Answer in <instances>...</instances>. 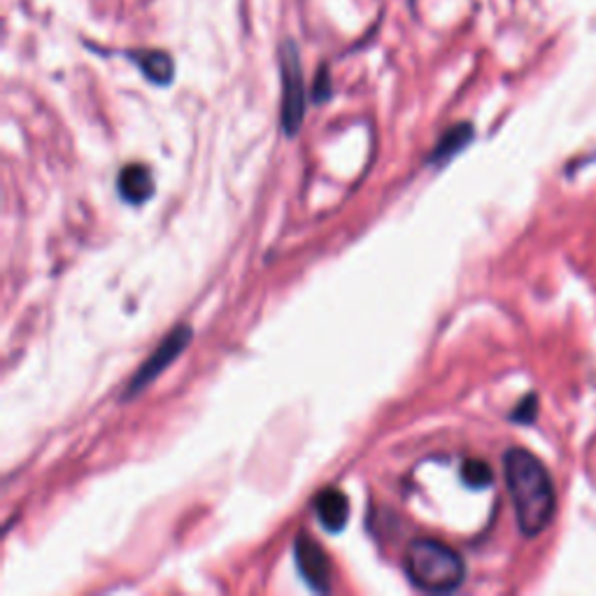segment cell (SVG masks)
Here are the masks:
<instances>
[{"instance_id": "10", "label": "cell", "mask_w": 596, "mask_h": 596, "mask_svg": "<svg viewBox=\"0 0 596 596\" xmlns=\"http://www.w3.org/2000/svg\"><path fill=\"white\" fill-rule=\"evenodd\" d=\"M461 480L471 490H485L494 483V471L483 459H466L461 464Z\"/></svg>"}, {"instance_id": "6", "label": "cell", "mask_w": 596, "mask_h": 596, "mask_svg": "<svg viewBox=\"0 0 596 596\" xmlns=\"http://www.w3.org/2000/svg\"><path fill=\"white\" fill-rule=\"evenodd\" d=\"M315 510L326 531H331V533L342 531L350 520V498L345 496V492L329 487L317 494Z\"/></svg>"}, {"instance_id": "5", "label": "cell", "mask_w": 596, "mask_h": 596, "mask_svg": "<svg viewBox=\"0 0 596 596\" xmlns=\"http://www.w3.org/2000/svg\"><path fill=\"white\" fill-rule=\"evenodd\" d=\"M294 554H296V566L303 575V581L313 589L329 592L334 569L329 562V554L324 552V548L317 546L307 533H301V536H296Z\"/></svg>"}, {"instance_id": "7", "label": "cell", "mask_w": 596, "mask_h": 596, "mask_svg": "<svg viewBox=\"0 0 596 596\" xmlns=\"http://www.w3.org/2000/svg\"><path fill=\"white\" fill-rule=\"evenodd\" d=\"M120 196L131 205H143L154 196V180L147 166L128 164L122 168L117 178Z\"/></svg>"}, {"instance_id": "9", "label": "cell", "mask_w": 596, "mask_h": 596, "mask_svg": "<svg viewBox=\"0 0 596 596\" xmlns=\"http://www.w3.org/2000/svg\"><path fill=\"white\" fill-rule=\"evenodd\" d=\"M471 140H473L471 124H457V126L448 128L431 154V164H443V161L452 159L454 154H459Z\"/></svg>"}, {"instance_id": "8", "label": "cell", "mask_w": 596, "mask_h": 596, "mask_svg": "<svg viewBox=\"0 0 596 596\" xmlns=\"http://www.w3.org/2000/svg\"><path fill=\"white\" fill-rule=\"evenodd\" d=\"M128 59L136 61L140 72L147 77L149 82L166 87L176 77V64H172V56L161 49H140V52H128Z\"/></svg>"}, {"instance_id": "2", "label": "cell", "mask_w": 596, "mask_h": 596, "mask_svg": "<svg viewBox=\"0 0 596 596\" xmlns=\"http://www.w3.org/2000/svg\"><path fill=\"white\" fill-rule=\"evenodd\" d=\"M408 578L421 592L448 594L461 587L466 578V566L459 552L434 538H417L406 550Z\"/></svg>"}, {"instance_id": "4", "label": "cell", "mask_w": 596, "mask_h": 596, "mask_svg": "<svg viewBox=\"0 0 596 596\" xmlns=\"http://www.w3.org/2000/svg\"><path fill=\"white\" fill-rule=\"evenodd\" d=\"M191 334H194V331H191V326H187V324L176 326V329H172L161 340L159 348L149 355V359L138 369V373L133 375V380L128 382V387H126L124 398L138 396L149 382L157 380L170 367V363L184 352V348L191 342Z\"/></svg>"}, {"instance_id": "3", "label": "cell", "mask_w": 596, "mask_h": 596, "mask_svg": "<svg viewBox=\"0 0 596 596\" xmlns=\"http://www.w3.org/2000/svg\"><path fill=\"white\" fill-rule=\"evenodd\" d=\"M280 77H282V131L294 138L301 131L303 114H305V87H303V70L299 47L292 41H284L280 47Z\"/></svg>"}, {"instance_id": "1", "label": "cell", "mask_w": 596, "mask_h": 596, "mask_svg": "<svg viewBox=\"0 0 596 596\" xmlns=\"http://www.w3.org/2000/svg\"><path fill=\"white\" fill-rule=\"evenodd\" d=\"M504 473L517 527L527 538L543 533L556 513V492L543 461L529 450L510 448L504 454Z\"/></svg>"}, {"instance_id": "11", "label": "cell", "mask_w": 596, "mask_h": 596, "mask_svg": "<svg viewBox=\"0 0 596 596\" xmlns=\"http://www.w3.org/2000/svg\"><path fill=\"white\" fill-rule=\"evenodd\" d=\"M538 415V396L529 394L525 396L520 403H517V408L513 411V419L520 421V425H531Z\"/></svg>"}, {"instance_id": "12", "label": "cell", "mask_w": 596, "mask_h": 596, "mask_svg": "<svg viewBox=\"0 0 596 596\" xmlns=\"http://www.w3.org/2000/svg\"><path fill=\"white\" fill-rule=\"evenodd\" d=\"M313 99L317 103H324L331 99V77H329V70L322 68L319 75L315 77V87H313Z\"/></svg>"}]
</instances>
